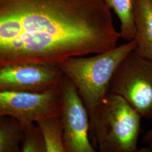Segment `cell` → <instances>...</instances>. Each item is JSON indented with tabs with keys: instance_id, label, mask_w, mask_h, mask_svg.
<instances>
[{
	"instance_id": "6da1fadb",
	"label": "cell",
	"mask_w": 152,
	"mask_h": 152,
	"mask_svg": "<svg viewBox=\"0 0 152 152\" xmlns=\"http://www.w3.org/2000/svg\"><path fill=\"white\" fill-rule=\"evenodd\" d=\"M120 38L103 0H0V68L56 65L109 51Z\"/></svg>"
},
{
	"instance_id": "7a4b0ae2",
	"label": "cell",
	"mask_w": 152,
	"mask_h": 152,
	"mask_svg": "<svg viewBox=\"0 0 152 152\" xmlns=\"http://www.w3.org/2000/svg\"><path fill=\"white\" fill-rule=\"evenodd\" d=\"M136 46L132 39L108 51L89 57H71L56 65L76 87L87 110L90 124L99 104L108 92L117 67Z\"/></svg>"
},
{
	"instance_id": "3957f363",
	"label": "cell",
	"mask_w": 152,
	"mask_h": 152,
	"mask_svg": "<svg viewBox=\"0 0 152 152\" xmlns=\"http://www.w3.org/2000/svg\"><path fill=\"white\" fill-rule=\"evenodd\" d=\"M142 117L125 99L108 92L90 124V139L100 152H139Z\"/></svg>"
},
{
	"instance_id": "277c9868",
	"label": "cell",
	"mask_w": 152,
	"mask_h": 152,
	"mask_svg": "<svg viewBox=\"0 0 152 152\" xmlns=\"http://www.w3.org/2000/svg\"><path fill=\"white\" fill-rule=\"evenodd\" d=\"M108 92L124 98L142 118L152 119V61L134 50L117 67Z\"/></svg>"
},
{
	"instance_id": "5b68a950",
	"label": "cell",
	"mask_w": 152,
	"mask_h": 152,
	"mask_svg": "<svg viewBox=\"0 0 152 152\" xmlns=\"http://www.w3.org/2000/svg\"><path fill=\"white\" fill-rule=\"evenodd\" d=\"M61 84L43 93L0 90V118L10 117L23 125L60 115Z\"/></svg>"
},
{
	"instance_id": "8992f818",
	"label": "cell",
	"mask_w": 152,
	"mask_h": 152,
	"mask_svg": "<svg viewBox=\"0 0 152 152\" xmlns=\"http://www.w3.org/2000/svg\"><path fill=\"white\" fill-rule=\"evenodd\" d=\"M60 118L65 152H95L90 139L86 108L71 80L63 76L61 83Z\"/></svg>"
},
{
	"instance_id": "52a82bcc",
	"label": "cell",
	"mask_w": 152,
	"mask_h": 152,
	"mask_svg": "<svg viewBox=\"0 0 152 152\" xmlns=\"http://www.w3.org/2000/svg\"><path fill=\"white\" fill-rule=\"evenodd\" d=\"M64 75L56 65L21 63L0 68V90L43 93L59 86Z\"/></svg>"
},
{
	"instance_id": "ba28073f",
	"label": "cell",
	"mask_w": 152,
	"mask_h": 152,
	"mask_svg": "<svg viewBox=\"0 0 152 152\" xmlns=\"http://www.w3.org/2000/svg\"><path fill=\"white\" fill-rule=\"evenodd\" d=\"M134 20L136 46L134 51L152 61V0H135Z\"/></svg>"
},
{
	"instance_id": "9c48e42d",
	"label": "cell",
	"mask_w": 152,
	"mask_h": 152,
	"mask_svg": "<svg viewBox=\"0 0 152 152\" xmlns=\"http://www.w3.org/2000/svg\"><path fill=\"white\" fill-rule=\"evenodd\" d=\"M110 10L117 15L120 22L121 38L130 41L134 39L135 27L134 11L135 0H103Z\"/></svg>"
},
{
	"instance_id": "30bf717a",
	"label": "cell",
	"mask_w": 152,
	"mask_h": 152,
	"mask_svg": "<svg viewBox=\"0 0 152 152\" xmlns=\"http://www.w3.org/2000/svg\"><path fill=\"white\" fill-rule=\"evenodd\" d=\"M36 124L44 137L46 152H65L60 115L39 120Z\"/></svg>"
},
{
	"instance_id": "8fae6325",
	"label": "cell",
	"mask_w": 152,
	"mask_h": 152,
	"mask_svg": "<svg viewBox=\"0 0 152 152\" xmlns=\"http://www.w3.org/2000/svg\"><path fill=\"white\" fill-rule=\"evenodd\" d=\"M24 126L12 117L0 118V152H21Z\"/></svg>"
},
{
	"instance_id": "7c38bea8",
	"label": "cell",
	"mask_w": 152,
	"mask_h": 152,
	"mask_svg": "<svg viewBox=\"0 0 152 152\" xmlns=\"http://www.w3.org/2000/svg\"><path fill=\"white\" fill-rule=\"evenodd\" d=\"M20 152H46L44 137L36 123L24 126L20 142Z\"/></svg>"
},
{
	"instance_id": "4fadbf2b",
	"label": "cell",
	"mask_w": 152,
	"mask_h": 152,
	"mask_svg": "<svg viewBox=\"0 0 152 152\" xmlns=\"http://www.w3.org/2000/svg\"><path fill=\"white\" fill-rule=\"evenodd\" d=\"M152 140V129L148 131H147L146 134H145V135L144 136V139H143V141L145 143L147 144L150 141H151Z\"/></svg>"
},
{
	"instance_id": "5bb4252c",
	"label": "cell",
	"mask_w": 152,
	"mask_h": 152,
	"mask_svg": "<svg viewBox=\"0 0 152 152\" xmlns=\"http://www.w3.org/2000/svg\"><path fill=\"white\" fill-rule=\"evenodd\" d=\"M147 144H148V145H149L148 147L152 151V140L151 141H149L148 143H147Z\"/></svg>"
}]
</instances>
